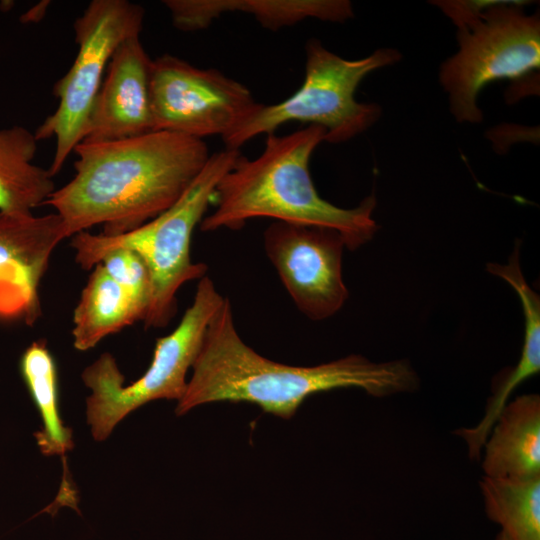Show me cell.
I'll return each instance as SVG.
<instances>
[{
    "label": "cell",
    "instance_id": "6da1fadb",
    "mask_svg": "<svg viewBox=\"0 0 540 540\" xmlns=\"http://www.w3.org/2000/svg\"><path fill=\"white\" fill-rule=\"evenodd\" d=\"M75 174L49 205L66 238L103 225L105 236L132 231L170 208L207 163L204 140L167 131L109 142H80Z\"/></svg>",
    "mask_w": 540,
    "mask_h": 540
},
{
    "label": "cell",
    "instance_id": "7a4b0ae2",
    "mask_svg": "<svg viewBox=\"0 0 540 540\" xmlns=\"http://www.w3.org/2000/svg\"><path fill=\"white\" fill-rule=\"evenodd\" d=\"M192 375L175 413L182 416L212 402H248L289 419L309 396L338 388H360L375 397L416 389L418 378L407 361L374 363L349 355L316 366H291L249 347L234 322L231 302L211 318Z\"/></svg>",
    "mask_w": 540,
    "mask_h": 540
},
{
    "label": "cell",
    "instance_id": "3957f363",
    "mask_svg": "<svg viewBox=\"0 0 540 540\" xmlns=\"http://www.w3.org/2000/svg\"><path fill=\"white\" fill-rule=\"evenodd\" d=\"M266 136L259 156L251 160L240 154L220 179L211 202L215 209L204 216L200 229L240 230L248 220L266 217L333 229L350 250L367 243L377 230L375 196L346 209L323 199L313 184L309 162L324 141V128L308 125L284 136Z\"/></svg>",
    "mask_w": 540,
    "mask_h": 540
},
{
    "label": "cell",
    "instance_id": "277c9868",
    "mask_svg": "<svg viewBox=\"0 0 540 540\" xmlns=\"http://www.w3.org/2000/svg\"><path fill=\"white\" fill-rule=\"evenodd\" d=\"M239 150L211 154L204 168L184 194L166 211L142 226L117 235L105 236L87 231L72 236L75 261L90 270L101 257L114 248L137 253L146 264L151 278V302L143 321L145 328H162L177 311L176 295L187 282L207 273L204 263L191 259V239L212 202L216 186L235 164Z\"/></svg>",
    "mask_w": 540,
    "mask_h": 540
},
{
    "label": "cell",
    "instance_id": "5b68a950",
    "mask_svg": "<svg viewBox=\"0 0 540 540\" xmlns=\"http://www.w3.org/2000/svg\"><path fill=\"white\" fill-rule=\"evenodd\" d=\"M305 77L300 88L285 100L271 105L258 103L249 117L225 136V149L239 150L252 138L274 133L291 121L317 125L325 130L324 141L346 142L371 127L380 117L375 103H360L355 91L371 72L401 59L399 51L382 48L358 60L344 59L326 49L319 40L305 46Z\"/></svg>",
    "mask_w": 540,
    "mask_h": 540
},
{
    "label": "cell",
    "instance_id": "8992f818",
    "mask_svg": "<svg viewBox=\"0 0 540 540\" xmlns=\"http://www.w3.org/2000/svg\"><path fill=\"white\" fill-rule=\"evenodd\" d=\"M224 299L213 280L207 275L202 277L192 304L176 328L156 340L150 366L130 385L123 386L124 377L109 353L102 354L83 371V382L92 391L86 399L87 423L96 441L105 440L124 417L140 406L159 399L178 402L183 397L188 370Z\"/></svg>",
    "mask_w": 540,
    "mask_h": 540
},
{
    "label": "cell",
    "instance_id": "52a82bcc",
    "mask_svg": "<svg viewBox=\"0 0 540 540\" xmlns=\"http://www.w3.org/2000/svg\"><path fill=\"white\" fill-rule=\"evenodd\" d=\"M523 1H498L466 29L459 50L440 68L450 111L458 122L479 123V92L490 82L520 79L540 66L539 13L527 15Z\"/></svg>",
    "mask_w": 540,
    "mask_h": 540
},
{
    "label": "cell",
    "instance_id": "ba28073f",
    "mask_svg": "<svg viewBox=\"0 0 540 540\" xmlns=\"http://www.w3.org/2000/svg\"><path fill=\"white\" fill-rule=\"evenodd\" d=\"M144 14L142 6L127 0H93L74 21L77 55L53 88L57 108L34 132L37 141L55 139L52 176L82 141L110 59L122 41L140 34Z\"/></svg>",
    "mask_w": 540,
    "mask_h": 540
},
{
    "label": "cell",
    "instance_id": "9c48e42d",
    "mask_svg": "<svg viewBox=\"0 0 540 540\" xmlns=\"http://www.w3.org/2000/svg\"><path fill=\"white\" fill-rule=\"evenodd\" d=\"M150 101L153 131L201 140L212 135L224 138L258 105L242 83L170 54L151 61Z\"/></svg>",
    "mask_w": 540,
    "mask_h": 540
},
{
    "label": "cell",
    "instance_id": "30bf717a",
    "mask_svg": "<svg viewBox=\"0 0 540 540\" xmlns=\"http://www.w3.org/2000/svg\"><path fill=\"white\" fill-rule=\"evenodd\" d=\"M263 244L283 286L307 318L323 320L342 308L348 297L342 277L345 243L337 231L274 221L263 233Z\"/></svg>",
    "mask_w": 540,
    "mask_h": 540
},
{
    "label": "cell",
    "instance_id": "8fae6325",
    "mask_svg": "<svg viewBox=\"0 0 540 540\" xmlns=\"http://www.w3.org/2000/svg\"><path fill=\"white\" fill-rule=\"evenodd\" d=\"M66 238L55 212H0V319L33 325L41 315L39 286L55 247Z\"/></svg>",
    "mask_w": 540,
    "mask_h": 540
},
{
    "label": "cell",
    "instance_id": "7c38bea8",
    "mask_svg": "<svg viewBox=\"0 0 540 540\" xmlns=\"http://www.w3.org/2000/svg\"><path fill=\"white\" fill-rule=\"evenodd\" d=\"M151 61L140 34L118 45L93 103L82 141H117L153 131Z\"/></svg>",
    "mask_w": 540,
    "mask_h": 540
},
{
    "label": "cell",
    "instance_id": "4fadbf2b",
    "mask_svg": "<svg viewBox=\"0 0 540 540\" xmlns=\"http://www.w3.org/2000/svg\"><path fill=\"white\" fill-rule=\"evenodd\" d=\"M173 25L182 31L207 28L228 12L249 14L266 29L278 30L307 18L344 22L353 17L348 0H165Z\"/></svg>",
    "mask_w": 540,
    "mask_h": 540
},
{
    "label": "cell",
    "instance_id": "5bb4252c",
    "mask_svg": "<svg viewBox=\"0 0 540 540\" xmlns=\"http://www.w3.org/2000/svg\"><path fill=\"white\" fill-rule=\"evenodd\" d=\"M485 476L528 479L540 476V397L526 394L505 405L485 444Z\"/></svg>",
    "mask_w": 540,
    "mask_h": 540
},
{
    "label": "cell",
    "instance_id": "9a60e30c",
    "mask_svg": "<svg viewBox=\"0 0 540 540\" xmlns=\"http://www.w3.org/2000/svg\"><path fill=\"white\" fill-rule=\"evenodd\" d=\"M82 290L73 314V345L79 351L95 347L106 336L138 321L147 308L118 285L99 263Z\"/></svg>",
    "mask_w": 540,
    "mask_h": 540
},
{
    "label": "cell",
    "instance_id": "2e32d148",
    "mask_svg": "<svg viewBox=\"0 0 540 540\" xmlns=\"http://www.w3.org/2000/svg\"><path fill=\"white\" fill-rule=\"evenodd\" d=\"M37 143L25 127L0 128V212L33 214L56 190L49 170L33 163Z\"/></svg>",
    "mask_w": 540,
    "mask_h": 540
},
{
    "label": "cell",
    "instance_id": "e0dca14e",
    "mask_svg": "<svg viewBox=\"0 0 540 540\" xmlns=\"http://www.w3.org/2000/svg\"><path fill=\"white\" fill-rule=\"evenodd\" d=\"M20 371L42 418L43 428L34 434L38 447L46 456L64 455L74 446L72 431L60 417L56 365L44 340L24 351Z\"/></svg>",
    "mask_w": 540,
    "mask_h": 540
},
{
    "label": "cell",
    "instance_id": "ac0fdd59",
    "mask_svg": "<svg viewBox=\"0 0 540 540\" xmlns=\"http://www.w3.org/2000/svg\"><path fill=\"white\" fill-rule=\"evenodd\" d=\"M480 488L488 517L500 524L511 540H540V476H484Z\"/></svg>",
    "mask_w": 540,
    "mask_h": 540
},
{
    "label": "cell",
    "instance_id": "d6986e66",
    "mask_svg": "<svg viewBox=\"0 0 540 540\" xmlns=\"http://www.w3.org/2000/svg\"><path fill=\"white\" fill-rule=\"evenodd\" d=\"M99 263L118 285L147 308L148 313L152 292L151 278L141 257L129 249L114 248L107 251Z\"/></svg>",
    "mask_w": 540,
    "mask_h": 540
},
{
    "label": "cell",
    "instance_id": "ffe728a7",
    "mask_svg": "<svg viewBox=\"0 0 540 540\" xmlns=\"http://www.w3.org/2000/svg\"><path fill=\"white\" fill-rule=\"evenodd\" d=\"M432 3L453 21L458 30H463L478 20L486 9L498 3V0H441Z\"/></svg>",
    "mask_w": 540,
    "mask_h": 540
},
{
    "label": "cell",
    "instance_id": "44dd1931",
    "mask_svg": "<svg viewBox=\"0 0 540 540\" xmlns=\"http://www.w3.org/2000/svg\"><path fill=\"white\" fill-rule=\"evenodd\" d=\"M495 540H511L503 531H501Z\"/></svg>",
    "mask_w": 540,
    "mask_h": 540
}]
</instances>
